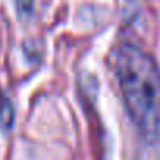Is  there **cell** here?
I'll use <instances>...</instances> for the list:
<instances>
[{"label": "cell", "instance_id": "1", "mask_svg": "<svg viewBox=\"0 0 160 160\" xmlns=\"http://www.w3.org/2000/svg\"><path fill=\"white\" fill-rule=\"evenodd\" d=\"M113 69L126 110L148 143L160 141V69L141 47L122 42L113 52Z\"/></svg>", "mask_w": 160, "mask_h": 160}]
</instances>
